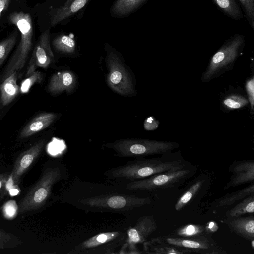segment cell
<instances>
[{
  "instance_id": "cell-33",
  "label": "cell",
  "mask_w": 254,
  "mask_h": 254,
  "mask_svg": "<svg viewBox=\"0 0 254 254\" xmlns=\"http://www.w3.org/2000/svg\"><path fill=\"white\" fill-rule=\"evenodd\" d=\"M3 215L6 219H14L18 212V206L14 200H10L6 202L1 207Z\"/></svg>"
},
{
  "instance_id": "cell-15",
  "label": "cell",
  "mask_w": 254,
  "mask_h": 254,
  "mask_svg": "<svg viewBox=\"0 0 254 254\" xmlns=\"http://www.w3.org/2000/svg\"><path fill=\"white\" fill-rule=\"evenodd\" d=\"M76 83L74 74L71 71L64 70L53 74L47 89L53 95H58L64 91L70 93L74 88Z\"/></svg>"
},
{
  "instance_id": "cell-36",
  "label": "cell",
  "mask_w": 254,
  "mask_h": 254,
  "mask_svg": "<svg viewBox=\"0 0 254 254\" xmlns=\"http://www.w3.org/2000/svg\"><path fill=\"white\" fill-rule=\"evenodd\" d=\"M16 5L14 0H0V25L2 17Z\"/></svg>"
},
{
  "instance_id": "cell-20",
  "label": "cell",
  "mask_w": 254,
  "mask_h": 254,
  "mask_svg": "<svg viewBox=\"0 0 254 254\" xmlns=\"http://www.w3.org/2000/svg\"><path fill=\"white\" fill-rule=\"evenodd\" d=\"M17 72L5 78L0 85V101L3 106L11 103L20 92V87L17 84Z\"/></svg>"
},
{
  "instance_id": "cell-8",
  "label": "cell",
  "mask_w": 254,
  "mask_h": 254,
  "mask_svg": "<svg viewBox=\"0 0 254 254\" xmlns=\"http://www.w3.org/2000/svg\"><path fill=\"white\" fill-rule=\"evenodd\" d=\"M105 48L107 52L109 86L121 95H132L134 90L132 78L125 68L118 53L108 44H106Z\"/></svg>"
},
{
  "instance_id": "cell-34",
  "label": "cell",
  "mask_w": 254,
  "mask_h": 254,
  "mask_svg": "<svg viewBox=\"0 0 254 254\" xmlns=\"http://www.w3.org/2000/svg\"><path fill=\"white\" fill-rule=\"evenodd\" d=\"M245 88L247 98L250 104L251 110L253 112L254 106V77L253 75L246 81Z\"/></svg>"
},
{
  "instance_id": "cell-40",
  "label": "cell",
  "mask_w": 254,
  "mask_h": 254,
  "mask_svg": "<svg viewBox=\"0 0 254 254\" xmlns=\"http://www.w3.org/2000/svg\"><path fill=\"white\" fill-rule=\"evenodd\" d=\"M17 5H25L27 0H14Z\"/></svg>"
},
{
  "instance_id": "cell-6",
  "label": "cell",
  "mask_w": 254,
  "mask_h": 254,
  "mask_svg": "<svg viewBox=\"0 0 254 254\" xmlns=\"http://www.w3.org/2000/svg\"><path fill=\"white\" fill-rule=\"evenodd\" d=\"M245 44L244 35L236 34L227 39L209 61L201 80L208 82L231 70Z\"/></svg>"
},
{
  "instance_id": "cell-1",
  "label": "cell",
  "mask_w": 254,
  "mask_h": 254,
  "mask_svg": "<svg viewBox=\"0 0 254 254\" xmlns=\"http://www.w3.org/2000/svg\"><path fill=\"white\" fill-rule=\"evenodd\" d=\"M127 190L114 187L98 193L64 192V202L85 212H123L151 203L150 198L127 193Z\"/></svg>"
},
{
  "instance_id": "cell-4",
  "label": "cell",
  "mask_w": 254,
  "mask_h": 254,
  "mask_svg": "<svg viewBox=\"0 0 254 254\" xmlns=\"http://www.w3.org/2000/svg\"><path fill=\"white\" fill-rule=\"evenodd\" d=\"M180 160L163 161L159 159H138L125 165L110 169L105 176L110 180L128 182L141 180L155 174L185 167Z\"/></svg>"
},
{
  "instance_id": "cell-32",
  "label": "cell",
  "mask_w": 254,
  "mask_h": 254,
  "mask_svg": "<svg viewBox=\"0 0 254 254\" xmlns=\"http://www.w3.org/2000/svg\"><path fill=\"white\" fill-rule=\"evenodd\" d=\"M42 80V74L39 71H35L22 81L20 87L21 93H27L31 87L36 83H40Z\"/></svg>"
},
{
  "instance_id": "cell-9",
  "label": "cell",
  "mask_w": 254,
  "mask_h": 254,
  "mask_svg": "<svg viewBox=\"0 0 254 254\" xmlns=\"http://www.w3.org/2000/svg\"><path fill=\"white\" fill-rule=\"evenodd\" d=\"M126 234L121 231L102 232L77 245L68 253L70 254H115L125 241Z\"/></svg>"
},
{
  "instance_id": "cell-39",
  "label": "cell",
  "mask_w": 254,
  "mask_h": 254,
  "mask_svg": "<svg viewBox=\"0 0 254 254\" xmlns=\"http://www.w3.org/2000/svg\"><path fill=\"white\" fill-rule=\"evenodd\" d=\"M16 185H14V186H13V188H11L9 189V194L11 195V196H14V195H17L19 192V188H17V187H16Z\"/></svg>"
},
{
  "instance_id": "cell-19",
  "label": "cell",
  "mask_w": 254,
  "mask_h": 254,
  "mask_svg": "<svg viewBox=\"0 0 254 254\" xmlns=\"http://www.w3.org/2000/svg\"><path fill=\"white\" fill-rule=\"evenodd\" d=\"M226 221L228 227L235 233L252 241L254 238V218L253 216L234 218Z\"/></svg>"
},
{
  "instance_id": "cell-12",
  "label": "cell",
  "mask_w": 254,
  "mask_h": 254,
  "mask_svg": "<svg viewBox=\"0 0 254 254\" xmlns=\"http://www.w3.org/2000/svg\"><path fill=\"white\" fill-rule=\"evenodd\" d=\"M50 29L41 31L28 63L25 77L32 74L37 67L47 68L55 62L50 43Z\"/></svg>"
},
{
  "instance_id": "cell-29",
  "label": "cell",
  "mask_w": 254,
  "mask_h": 254,
  "mask_svg": "<svg viewBox=\"0 0 254 254\" xmlns=\"http://www.w3.org/2000/svg\"><path fill=\"white\" fill-rule=\"evenodd\" d=\"M205 227L196 224H188L179 228L176 231L177 234L185 238H191L202 235Z\"/></svg>"
},
{
  "instance_id": "cell-35",
  "label": "cell",
  "mask_w": 254,
  "mask_h": 254,
  "mask_svg": "<svg viewBox=\"0 0 254 254\" xmlns=\"http://www.w3.org/2000/svg\"><path fill=\"white\" fill-rule=\"evenodd\" d=\"M11 176L8 173L0 174V200L6 194L9 188L8 185L10 181Z\"/></svg>"
},
{
  "instance_id": "cell-30",
  "label": "cell",
  "mask_w": 254,
  "mask_h": 254,
  "mask_svg": "<svg viewBox=\"0 0 254 254\" xmlns=\"http://www.w3.org/2000/svg\"><path fill=\"white\" fill-rule=\"evenodd\" d=\"M21 241L17 236L0 230V249L16 247Z\"/></svg>"
},
{
  "instance_id": "cell-37",
  "label": "cell",
  "mask_w": 254,
  "mask_h": 254,
  "mask_svg": "<svg viewBox=\"0 0 254 254\" xmlns=\"http://www.w3.org/2000/svg\"><path fill=\"white\" fill-rule=\"evenodd\" d=\"M159 122L152 117L146 119L144 122V128L147 130H154L158 127Z\"/></svg>"
},
{
  "instance_id": "cell-26",
  "label": "cell",
  "mask_w": 254,
  "mask_h": 254,
  "mask_svg": "<svg viewBox=\"0 0 254 254\" xmlns=\"http://www.w3.org/2000/svg\"><path fill=\"white\" fill-rule=\"evenodd\" d=\"M248 103L247 97L239 93H230L222 98L220 105L222 109L231 111L241 109Z\"/></svg>"
},
{
  "instance_id": "cell-21",
  "label": "cell",
  "mask_w": 254,
  "mask_h": 254,
  "mask_svg": "<svg viewBox=\"0 0 254 254\" xmlns=\"http://www.w3.org/2000/svg\"><path fill=\"white\" fill-rule=\"evenodd\" d=\"M52 45L57 52L62 54L72 55L76 52V44L73 36L65 32L56 33L52 39Z\"/></svg>"
},
{
  "instance_id": "cell-3",
  "label": "cell",
  "mask_w": 254,
  "mask_h": 254,
  "mask_svg": "<svg viewBox=\"0 0 254 254\" xmlns=\"http://www.w3.org/2000/svg\"><path fill=\"white\" fill-rule=\"evenodd\" d=\"M91 0H47L34 7L40 31L64 25L75 17L82 15Z\"/></svg>"
},
{
  "instance_id": "cell-25",
  "label": "cell",
  "mask_w": 254,
  "mask_h": 254,
  "mask_svg": "<svg viewBox=\"0 0 254 254\" xmlns=\"http://www.w3.org/2000/svg\"><path fill=\"white\" fill-rule=\"evenodd\" d=\"M204 181L205 180L199 179L188 188L177 201L175 205V209L176 211H180L184 208L198 194V192L202 188Z\"/></svg>"
},
{
  "instance_id": "cell-5",
  "label": "cell",
  "mask_w": 254,
  "mask_h": 254,
  "mask_svg": "<svg viewBox=\"0 0 254 254\" xmlns=\"http://www.w3.org/2000/svg\"><path fill=\"white\" fill-rule=\"evenodd\" d=\"M68 177L66 166L57 162L47 167L40 178L25 196L18 206V212L22 214L39 209L44 205L52 193L55 185L65 180Z\"/></svg>"
},
{
  "instance_id": "cell-10",
  "label": "cell",
  "mask_w": 254,
  "mask_h": 254,
  "mask_svg": "<svg viewBox=\"0 0 254 254\" xmlns=\"http://www.w3.org/2000/svg\"><path fill=\"white\" fill-rule=\"evenodd\" d=\"M185 167L128 182L125 188L129 190H151L174 187L192 176V170Z\"/></svg>"
},
{
  "instance_id": "cell-27",
  "label": "cell",
  "mask_w": 254,
  "mask_h": 254,
  "mask_svg": "<svg viewBox=\"0 0 254 254\" xmlns=\"http://www.w3.org/2000/svg\"><path fill=\"white\" fill-rule=\"evenodd\" d=\"M254 212V194L243 199L235 206L226 213L228 218H236L246 214H253Z\"/></svg>"
},
{
  "instance_id": "cell-24",
  "label": "cell",
  "mask_w": 254,
  "mask_h": 254,
  "mask_svg": "<svg viewBox=\"0 0 254 254\" xmlns=\"http://www.w3.org/2000/svg\"><path fill=\"white\" fill-rule=\"evenodd\" d=\"M254 194V184L235 192L226 194L218 202L217 206H229L232 205L240 200H243L245 197Z\"/></svg>"
},
{
  "instance_id": "cell-23",
  "label": "cell",
  "mask_w": 254,
  "mask_h": 254,
  "mask_svg": "<svg viewBox=\"0 0 254 254\" xmlns=\"http://www.w3.org/2000/svg\"><path fill=\"white\" fill-rule=\"evenodd\" d=\"M226 16L235 20L243 18L242 12L235 0H212Z\"/></svg>"
},
{
  "instance_id": "cell-7",
  "label": "cell",
  "mask_w": 254,
  "mask_h": 254,
  "mask_svg": "<svg viewBox=\"0 0 254 254\" xmlns=\"http://www.w3.org/2000/svg\"><path fill=\"white\" fill-rule=\"evenodd\" d=\"M120 157H145L165 154L179 146L177 142L144 139H123L105 145Z\"/></svg>"
},
{
  "instance_id": "cell-14",
  "label": "cell",
  "mask_w": 254,
  "mask_h": 254,
  "mask_svg": "<svg viewBox=\"0 0 254 254\" xmlns=\"http://www.w3.org/2000/svg\"><path fill=\"white\" fill-rule=\"evenodd\" d=\"M229 171L233 175L224 187V190L253 182L254 180V161L245 160L233 162L230 166Z\"/></svg>"
},
{
  "instance_id": "cell-17",
  "label": "cell",
  "mask_w": 254,
  "mask_h": 254,
  "mask_svg": "<svg viewBox=\"0 0 254 254\" xmlns=\"http://www.w3.org/2000/svg\"><path fill=\"white\" fill-rule=\"evenodd\" d=\"M165 240L171 246L191 250H209L213 246L211 242L202 235L191 238L167 237Z\"/></svg>"
},
{
  "instance_id": "cell-11",
  "label": "cell",
  "mask_w": 254,
  "mask_h": 254,
  "mask_svg": "<svg viewBox=\"0 0 254 254\" xmlns=\"http://www.w3.org/2000/svg\"><path fill=\"white\" fill-rule=\"evenodd\" d=\"M157 228V223L153 216L141 217L134 226L127 230L125 241L119 253H127L128 250L130 251L131 254L141 253L137 251L136 245L144 243Z\"/></svg>"
},
{
  "instance_id": "cell-13",
  "label": "cell",
  "mask_w": 254,
  "mask_h": 254,
  "mask_svg": "<svg viewBox=\"0 0 254 254\" xmlns=\"http://www.w3.org/2000/svg\"><path fill=\"white\" fill-rule=\"evenodd\" d=\"M45 144V140H41L18 156L10 174L13 185H17L22 175L39 156Z\"/></svg>"
},
{
  "instance_id": "cell-22",
  "label": "cell",
  "mask_w": 254,
  "mask_h": 254,
  "mask_svg": "<svg viewBox=\"0 0 254 254\" xmlns=\"http://www.w3.org/2000/svg\"><path fill=\"white\" fill-rule=\"evenodd\" d=\"M160 238H157L143 243V249L147 254H183L190 253L189 249H180L176 247H171Z\"/></svg>"
},
{
  "instance_id": "cell-31",
  "label": "cell",
  "mask_w": 254,
  "mask_h": 254,
  "mask_svg": "<svg viewBox=\"0 0 254 254\" xmlns=\"http://www.w3.org/2000/svg\"><path fill=\"white\" fill-rule=\"evenodd\" d=\"M243 8L246 19L254 31V0H238Z\"/></svg>"
},
{
  "instance_id": "cell-28",
  "label": "cell",
  "mask_w": 254,
  "mask_h": 254,
  "mask_svg": "<svg viewBox=\"0 0 254 254\" xmlns=\"http://www.w3.org/2000/svg\"><path fill=\"white\" fill-rule=\"evenodd\" d=\"M19 37V31L15 28L0 41V67L17 44Z\"/></svg>"
},
{
  "instance_id": "cell-2",
  "label": "cell",
  "mask_w": 254,
  "mask_h": 254,
  "mask_svg": "<svg viewBox=\"0 0 254 254\" xmlns=\"http://www.w3.org/2000/svg\"><path fill=\"white\" fill-rule=\"evenodd\" d=\"M33 13L25 5H16L7 15L9 23L19 32V41L2 76L4 80L13 72L22 69L33 47L34 25Z\"/></svg>"
},
{
  "instance_id": "cell-38",
  "label": "cell",
  "mask_w": 254,
  "mask_h": 254,
  "mask_svg": "<svg viewBox=\"0 0 254 254\" xmlns=\"http://www.w3.org/2000/svg\"><path fill=\"white\" fill-rule=\"evenodd\" d=\"M218 228L217 225L214 222H209L206 225L205 230L209 232H214Z\"/></svg>"
},
{
  "instance_id": "cell-16",
  "label": "cell",
  "mask_w": 254,
  "mask_h": 254,
  "mask_svg": "<svg viewBox=\"0 0 254 254\" xmlns=\"http://www.w3.org/2000/svg\"><path fill=\"white\" fill-rule=\"evenodd\" d=\"M57 118L54 113H42L31 120L21 130L20 138H25L33 135L49 127Z\"/></svg>"
},
{
  "instance_id": "cell-18",
  "label": "cell",
  "mask_w": 254,
  "mask_h": 254,
  "mask_svg": "<svg viewBox=\"0 0 254 254\" xmlns=\"http://www.w3.org/2000/svg\"><path fill=\"white\" fill-rule=\"evenodd\" d=\"M148 0H115L110 9L111 15L116 18L127 17L142 7Z\"/></svg>"
}]
</instances>
